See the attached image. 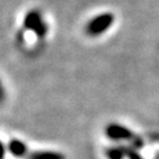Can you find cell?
Instances as JSON below:
<instances>
[{
	"mask_svg": "<svg viewBox=\"0 0 159 159\" xmlns=\"http://www.w3.org/2000/svg\"><path fill=\"white\" fill-rule=\"evenodd\" d=\"M114 21V16L112 13H102L97 17L92 18L87 23L85 32L90 37H99L104 32H106Z\"/></svg>",
	"mask_w": 159,
	"mask_h": 159,
	"instance_id": "1",
	"label": "cell"
},
{
	"mask_svg": "<svg viewBox=\"0 0 159 159\" xmlns=\"http://www.w3.org/2000/svg\"><path fill=\"white\" fill-rule=\"evenodd\" d=\"M8 151L11 152L12 156L17 158H23L27 154V146L19 139H12L8 143Z\"/></svg>",
	"mask_w": 159,
	"mask_h": 159,
	"instance_id": "4",
	"label": "cell"
},
{
	"mask_svg": "<svg viewBox=\"0 0 159 159\" xmlns=\"http://www.w3.org/2000/svg\"><path fill=\"white\" fill-rule=\"evenodd\" d=\"M24 27L27 31H32L39 38H45L47 34V24L43 19V16L38 10L30 11L24 18Z\"/></svg>",
	"mask_w": 159,
	"mask_h": 159,
	"instance_id": "2",
	"label": "cell"
},
{
	"mask_svg": "<svg viewBox=\"0 0 159 159\" xmlns=\"http://www.w3.org/2000/svg\"><path fill=\"white\" fill-rule=\"evenodd\" d=\"M5 100V90H4V86L0 81V104H2Z\"/></svg>",
	"mask_w": 159,
	"mask_h": 159,
	"instance_id": "8",
	"label": "cell"
},
{
	"mask_svg": "<svg viewBox=\"0 0 159 159\" xmlns=\"http://www.w3.org/2000/svg\"><path fill=\"white\" fill-rule=\"evenodd\" d=\"M105 134L107 136V138L112 139V140H130L134 137L133 132L127 129L126 126H123L117 123H112L108 124L105 129Z\"/></svg>",
	"mask_w": 159,
	"mask_h": 159,
	"instance_id": "3",
	"label": "cell"
},
{
	"mask_svg": "<svg viewBox=\"0 0 159 159\" xmlns=\"http://www.w3.org/2000/svg\"><path fill=\"white\" fill-rule=\"evenodd\" d=\"M125 157L129 159H142L140 154L132 148H125Z\"/></svg>",
	"mask_w": 159,
	"mask_h": 159,
	"instance_id": "7",
	"label": "cell"
},
{
	"mask_svg": "<svg viewBox=\"0 0 159 159\" xmlns=\"http://www.w3.org/2000/svg\"><path fill=\"white\" fill-rule=\"evenodd\" d=\"M27 159H65V156L56 151H35L30 153Z\"/></svg>",
	"mask_w": 159,
	"mask_h": 159,
	"instance_id": "5",
	"label": "cell"
},
{
	"mask_svg": "<svg viewBox=\"0 0 159 159\" xmlns=\"http://www.w3.org/2000/svg\"><path fill=\"white\" fill-rule=\"evenodd\" d=\"M5 157V145L0 142V159H4Z\"/></svg>",
	"mask_w": 159,
	"mask_h": 159,
	"instance_id": "9",
	"label": "cell"
},
{
	"mask_svg": "<svg viewBox=\"0 0 159 159\" xmlns=\"http://www.w3.org/2000/svg\"><path fill=\"white\" fill-rule=\"evenodd\" d=\"M107 159H124L125 158V146H113L105 151Z\"/></svg>",
	"mask_w": 159,
	"mask_h": 159,
	"instance_id": "6",
	"label": "cell"
}]
</instances>
